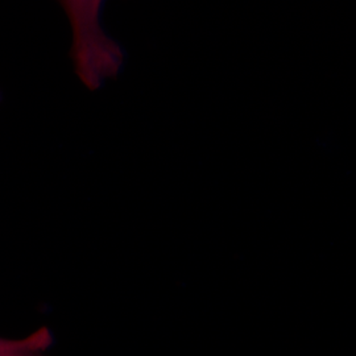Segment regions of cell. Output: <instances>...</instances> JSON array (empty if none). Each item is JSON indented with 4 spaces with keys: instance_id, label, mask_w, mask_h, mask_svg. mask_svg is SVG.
I'll use <instances>...</instances> for the list:
<instances>
[{
    "instance_id": "1",
    "label": "cell",
    "mask_w": 356,
    "mask_h": 356,
    "mask_svg": "<svg viewBox=\"0 0 356 356\" xmlns=\"http://www.w3.org/2000/svg\"><path fill=\"white\" fill-rule=\"evenodd\" d=\"M73 31L72 58L76 74L90 90L114 78L123 63L120 48L103 32V0H60Z\"/></svg>"
},
{
    "instance_id": "2",
    "label": "cell",
    "mask_w": 356,
    "mask_h": 356,
    "mask_svg": "<svg viewBox=\"0 0 356 356\" xmlns=\"http://www.w3.org/2000/svg\"><path fill=\"white\" fill-rule=\"evenodd\" d=\"M53 344V335L45 326L22 339L0 338V356H48Z\"/></svg>"
}]
</instances>
